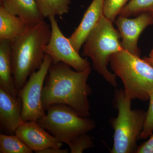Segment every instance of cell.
I'll use <instances>...</instances> for the list:
<instances>
[{
  "mask_svg": "<svg viewBox=\"0 0 153 153\" xmlns=\"http://www.w3.org/2000/svg\"><path fill=\"white\" fill-rule=\"evenodd\" d=\"M68 64L59 62L50 65L43 86L42 103L45 111L52 105H66L82 117L90 116L88 97L92 89L87 83L91 71L73 70Z\"/></svg>",
  "mask_w": 153,
  "mask_h": 153,
  "instance_id": "obj_1",
  "label": "cell"
},
{
  "mask_svg": "<svg viewBox=\"0 0 153 153\" xmlns=\"http://www.w3.org/2000/svg\"><path fill=\"white\" fill-rule=\"evenodd\" d=\"M51 33V25L43 20L10 41L12 76L18 94L42 66Z\"/></svg>",
  "mask_w": 153,
  "mask_h": 153,
  "instance_id": "obj_2",
  "label": "cell"
},
{
  "mask_svg": "<svg viewBox=\"0 0 153 153\" xmlns=\"http://www.w3.org/2000/svg\"><path fill=\"white\" fill-rule=\"evenodd\" d=\"M114 74L123 83L125 95L131 99L147 101L153 91V66L139 56L122 50L110 60Z\"/></svg>",
  "mask_w": 153,
  "mask_h": 153,
  "instance_id": "obj_3",
  "label": "cell"
},
{
  "mask_svg": "<svg viewBox=\"0 0 153 153\" xmlns=\"http://www.w3.org/2000/svg\"><path fill=\"white\" fill-rule=\"evenodd\" d=\"M120 36L113 22L102 16L88 36L82 46V56L90 58L93 67L114 87H117L116 76L108 68L111 57L122 50Z\"/></svg>",
  "mask_w": 153,
  "mask_h": 153,
  "instance_id": "obj_4",
  "label": "cell"
},
{
  "mask_svg": "<svg viewBox=\"0 0 153 153\" xmlns=\"http://www.w3.org/2000/svg\"><path fill=\"white\" fill-rule=\"evenodd\" d=\"M131 100L126 97L123 89L117 91L114 102L118 110L117 116L111 119L113 128V146L111 153H135L143 129L147 112L140 109H132Z\"/></svg>",
  "mask_w": 153,
  "mask_h": 153,
  "instance_id": "obj_5",
  "label": "cell"
},
{
  "mask_svg": "<svg viewBox=\"0 0 153 153\" xmlns=\"http://www.w3.org/2000/svg\"><path fill=\"white\" fill-rule=\"evenodd\" d=\"M46 111V115L37 122L60 142L67 145L76 137L88 134L96 128L94 120L80 116L66 105H52Z\"/></svg>",
  "mask_w": 153,
  "mask_h": 153,
  "instance_id": "obj_6",
  "label": "cell"
},
{
  "mask_svg": "<svg viewBox=\"0 0 153 153\" xmlns=\"http://www.w3.org/2000/svg\"><path fill=\"white\" fill-rule=\"evenodd\" d=\"M52 63V57L45 54L41 68L30 75L18 94V96L22 99V117L24 122L28 121L37 122L46 115L42 105V91L46 76Z\"/></svg>",
  "mask_w": 153,
  "mask_h": 153,
  "instance_id": "obj_7",
  "label": "cell"
},
{
  "mask_svg": "<svg viewBox=\"0 0 153 153\" xmlns=\"http://www.w3.org/2000/svg\"><path fill=\"white\" fill-rule=\"evenodd\" d=\"M49 19L52 33L50 40L45 47V53L52 57V63L62 62L77 71H83L90 67L89 61L79 55L69 39L63 35L55 17H50Z\"/></svg>",
  "mask_w": 153,
  "mask_h": 153,
  "instance_id": "obj_8",
  "label": "cell"
},
{
  "mask_svg": "<svg viewBox=\"0 0 153 153\" xmlns=\"http://www.w3.org/2000/svg\"><path fill=\"white\" fill-rule=\"evenodd\" d=\"M114 23L120 34L122 49L140 57L138 41L144 30L153 25V12H144L134 19L119 16Z\"/></svg>",
  "mask_w": 153,
  "mask_h": 153,
  "instance_id": "obj_9",
  "label": "cell"
},
{
  "mask_svg": "<svg viewBox=\"0 0 153 153\" xmlns=\"http://www.w3.org/2000/svg\"><path fill=\"white\" fill-rule=\"evenodd\" d=\"M15 134L36 153L49 147L61 148L63 145V143L35 121L24 122Z\"/></svg>",
  "mask_w": 153,
  "mask_h": 153,
  "instance_id": "obj_10",
  "label": "cell"
},
{
  "mask_svg": "<svg viewBox=\"0 0 153 153\" xmlns=\"http://www.w3.org/2000/svg\"><path fill=\"white\" fill-rule=\"evenodd\" d=\"M22 111L21 97L14 96L0 87V129L2 134H15L24 123Z\"/></svg>",
  "mask_w": 153,
  "mask_h": 153,
  "instance_id": "obj_11",
  "label": "cell"
},
{
  "mask_svg": "<svg viewBox=\"0 0 153 153\" xmlns=\"http://www.w3.org/2000/svg\"><path fill=\"white\" fill-rule=\"evenodd\" d=\"M103 3L104 0L92 1L79 26L68 38L76 52L79 53L88 36L104 16Z\"/></svg>",
  "mask_w": 153,
  "mask_h": 153,
  "instance_id": "obj_12",
  "label": "cell"
},
{
  "mask_svg": "<svg viewBox=\"0 0 153 153\" xmlns=\"http://www.w3.org/2000/svg\"><path fill=\"white\" fill-rule=\"evenodd\" d=\"M0 4L6 11L20 17L29 26H35L44 20L35 0H0Z\"/></svg>",
  "mask_w": 153,
  "mask_h": 153,
  "instance_id": "obj_13",
  "label": "cell"
},
{
  "mask_svg": "<svg viewBox=\"0 0 153 153\" xmlns=\"http://www.w3.org/2000/svg\"><path fill=\"white\" fill-rule=\"evenodd\" d=\"M0 87L14 96H18L12 76L11 41L0 39Z\"/></svg>",
  "mask_w": 153,
  "mask_h": 153,
  "instance_id": "obj_14",
  "label": "cell"
},
{
  "mask_svg": "<svg viewBox=\"0 0 153 153\" xmlns=\"http://www.w3.org/2000/svg\"><path fill=\"white\" fill-rule=\"evenodd\" d=\"M30 26L23 19L0 7V39L11 40L22 34Z\"/></svg>",
  "mask_w": 153,
  "mask_h": 153,
  "instance_id": "obj_15",
  "label": "cell"
},
{
  "mask_svg": "<svg viewBox=\"0 0 153 153\" xmlns=\"http://www.w3.org/2000/svg\"><path fill=\"white\" fill-rule=\"evenodd\" d=\"M44 18L61 16L69 12L70 0H35Z\"/></svg>",
  "mask_w": 153,
  "mask_h": 153,
  "instance_id": "obj_16",
  "label": "cell"
},
{
  "mask_svg": "<svg viewBox=\"0 0 153 153\" xmlns=\"http://www.w3.org/2000/svg\"><path fill=\"white\" fill-rule=\"evenodd\" d=\"M33 151L16 134H0V153H32Z\"/></svg>",
  "mask_w": 153,
  "mask_h": 153,
  "instance_id": "obj_17",
  "label": "cell"
},
{
  "mask_svg": "<svg viewBox=\"0 0 153 153\" xmlns=\"http://www.w3.org/2000/svg\"><path fill=\"white\" fill-rule=\"evenodd\" d=\"M147 12H153V0H130L119 16L129 18Z\"/></svg>",
  "mask_w": 153,
  "mask_h": 153,
  "instance_id": "obj_18",
  "label": "cell"
},
{
  "mask_svg": "<svg viewBox=\"0 0 153 153\" xmlns=\"http://www.w3.org/2000/svg\"><path fill=\"white\" fill-rule=\"evenodd\" d=\"M130 0H104L103 14L107 19L113 22L121 11Z\"/></svg>",
  "mask_w": 153,
  "mask_h": 153,
  "instance_id": "obj_19",
  "label": "cell"
},
{
  "mask_svg": "<svg viewBox=\"0 0 153 153\" xmlns=\"http://www.w3.org/2000/svg\"><path fill=\"white\" fill-rule=\"evenodd\" d=\"M67 145L70 148L71 153H82L85 150L94 147L93 140L87 134L76 137Z\"/></svg>",
  "mask_w": 153,
  "mask_h": 153,
  "instance_id": "obj_20",
  "label": "cell"
},
{
  "mask_svg": "<svg viewBox=\"0 0 153 153\" xmlns=\"http://www.w3.org/2000/svg\"><path fill=\"white\" fill-rule=\"evenodd\" d=\"M149 105L147 111L144 126L140 138L146 139L152 134L153 131V91L150 96Z\"/></svg>",
  "mask_w": 153,
  "mask_h": 153,
  "instance_id": "obj_21",
  "label": "cell"
},
{
  "mask_svg": "<svg viewBox=\"0 0 153 153\" xmlns=\"http://www.w3.org/2000/svg\"><path fill=\"white\" fill-rule=\"evenodd\" d=\"M135 153H153V134L146 142L138 147Z\"/></svg>",
  "mask_w": 153,
  "mask_h": 153,
  "instance_id": "obj_22",
  "label": "cell"
},
{
  "mask_svg": "<svg viewBox=\"0 0 153 153\" xmlns=\"http://www.w3.org/2000/svg\"><path fill=\"white\" fill-rule=\"evenodd\" d=\"M68 149H61L60 148L49 147L40 151L38 153H68Z\"/></svg>",
  "mask_w": 153,
  "mask_h": 153,
  "instance_id": "obj_23",
  "label": "cell"
},
{
  "mask_svg": "<svg viewBox=\"0 0 153 153\" xmlns=\"http://www.w3.org/2000/svg\"><path fill=\"white\" fill-rule=\"evenodd\" d=\"M144 60L153 66V58L151 57H144L143 58Z\"/></svg>",
  "mask_w": 153,
  "mask_h": 153,
  "instance_id": "obj_24",
  "label": "cell"
},
{
  "mask_svg": "<svg viewBox=\"0 0 153 153\" xmlns=\"http://www.w3.org/2000/svg\"><path fill=\"white\" fill-rule=\"evenodd\" d=\"M149 57L153 58V47L152 49L151 50L149 56Z\"/></svg>",
  "mask_w": 153,
  "mask_h": 153,
  "instance_id": "obj_25",
  "label": "cell"
}]
</instances>
